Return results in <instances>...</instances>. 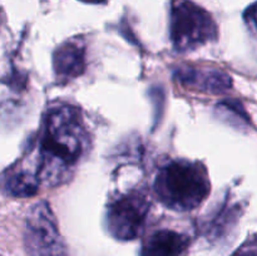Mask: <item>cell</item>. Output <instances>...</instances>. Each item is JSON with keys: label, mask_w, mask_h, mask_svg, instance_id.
<instances>
[{"label": "cell", "mask_w": 257, "mask_h": 256, "mask_svg": "<svg viewBox=\"0 0 257 256\" xmlns=\"http://www.w3.org/2000/svg\"><path fill=\"white\" fill-rule=\"evenodd\" d=\"M88 133L79 109L55 104L47 110L37 142L20 162L40 186L65 182L88 148Z\"/></svg>", "instance_id": "6da1fadb"}, {"label": "cell", "mask_w": 257, "mask_h": 256, "mask_svg": "<svg viewBox=\"0 0 257 256\" xmlns=\"http://www.w3.org/2000/svg\"><path fill=\"white\" fill-rule=\"evenodd\" d=\"M157 200L170 210L192 211L210 195L207 170L201 162L173 160L160 168L153 185Z\"/></svg>", "instance_id": "7a4b0ae2"}, {"label": "cell", "mask_w": 257, "mask_h": 256, "mask_svg": "<svg viewBox=\"0 0 257 256\" xmlns=\"http://www.w3.org/2000/svg\"><path fill=\"white\" fill-rule=\"evenodd\" d=\"M170 37L177 52H191L217 39V25L210 13L192 0H172Z\"/></svg>", "instance_id": "3957f363"}, {"label": "cell", "mask_w": 257, "mask_h": 256, "mask_svg": "<svg viewBox=\"0 0 257 256\" xmlns=\"http://www.w3.org/2000/svg\"><path fill=\"white\" fill-rule=\"evenodd\" d=\"M148 210L150 198L143 188L118 195L107 206L105 225L108 232L120 241L135 240L145 227Z\"/></svg>", "instance_id": "277c9868"}, {"label": "cell", "mask_w": 257, "mask_h": 256, "mask_svg": "<svg viewBox=\"0 0 257 256\" xmlns=\"http://www.w3.org/2000/svg\"><path fill=\"white\" fill-rule=\"evenodd\" d=\"M25 248L30 256H65L67 247L58 230L49 203H35L28 212L24 228Z\"/></svg>", "instance_id": "5b68a950"}, {"label": "cell", "mask_w": 257, "mask_h": 256, "mask_svg": "<svg viewBox=\"0 0 257 256\" xmlns=\"http://www.w3.org/2000/svg\"><path fill=\"white\" fill-rule=\"evenodd\" d=\"M85 65V45L79 38L64 42L53 54V70L55 79L60 84H65L82 75Z\"/></svg>", "instance_id": "8992f818"}, {"label": "cell", "mask_w": 257, "mask_h": 256, "mask_svg": "<svg viewBox=\"0 0 257 256\" xmlns=\"http://www.w3.org/2000/svg\"><path fill=\"white\" fill-rule=\"evenodd\" d=\"M176 77L185 87L206 93H223L232 85L227 73L213 68L183 67L176 72Z\"/></svg>", "instance_id": "52a82bcc"}, {"label": "cell", "mask_w": 257, "mask_h": 256, "mask_svg": "<svg viewBox=\"0 0 257 256\" xmlns=\"http://www.w3.org/2000/svg\"><path fill=\"white\" fill-rule=\"evenodd\" d=\"M191 238L186 233L160 228L143 241L141 256H182L188 250Z\"/></svg>", "instance_id": "ba28073f"}, {"label": "cell", "mask_w": 257, "mask_h": 256, "mask_svg": "<svg viewBox=\"0 0 257 256\" xmlns=\"http://www.w3.org/2000/svg\"><path fill=\"white\" fill-rule=\"evenodd\" d=\"M40 185L35 176L18 161L8 168L2 178V188L7 195L13 197H30L39 190Z\"/></svg>", "instance_id": "9c48e42d"}, {"label": "cell", "mask_w": 257, "mask_h": 256, "mask_svg": "<svg viewBox=\"0 0 257 256\" xmlns=\"http://www.w3.org/2000/svg\"><path fill=\"white\" fill-rule=\"evenodd\" d=\"M238 211L240 207L237 205L225 203L221 206L206 223V235L211 238H220L226 235L237 222Z\"/></svg>", "instance_id": "30bf717a"}, {"label": "cell", "mask_w": 257, "mask_h": 256, "mask_svg": "<svg viewBox=\"0 0 257 256\" xmlns=\"http://www.w3.org/2000/svg\"><path fill=\"white\" fill-rule=\"evenodd\" d=\"M217 109L222 117L227 118L228 122L235 120L236 125H243V127H246V125L250 124L248 114H246L242 105L238 102H236V100H225V102H221L217 105Z\"/></svg>", "instance_id": "8fae6325"}, {"label": "cell", "mask_w": 257, "mask_h": 256, "mask_svg": "<svg viewBox=\"0 0 257 256\" xmlns=\"http://www.w3.org/2000/svg\"><path fill=\"white\" fill-rule=\"evenodd\" d=\"M232 256H256V240L255 237L243 243Z\"/></svg>", "instance_id": "7c38bea8"}, {"label": "cell", "mask_w": 257, "mask_h": 256, "mask_svg": "<svg viewBox=\"0 0 257 256\" xmlns=\"http://www.w3.org/2000/svg\"><path fill=\"white\" fill-rule=\"evenodd\" d=\"M255 15H256V13H255V4H252L250 8H248L247 10H246V13H245L246 22L250 23L251 29H252V30L256 29V18H255Z\"/></svg>", "instance_id": "4fadbf2b"}, {"label": "cell", "mask_w": 257, "mask_h": 256, "mask_svg": "<svg viewBox=\"0 0 257 256\" xmlns=\"http://www.w3.org/2000/svg\"><path fill=\"white\" fill-rule=\"evenodd\" d=\"M80 2L88 3V4H104L107 0H80Z\"/></svg>", "instance_id": "5bb4252c"}]
</instances>
